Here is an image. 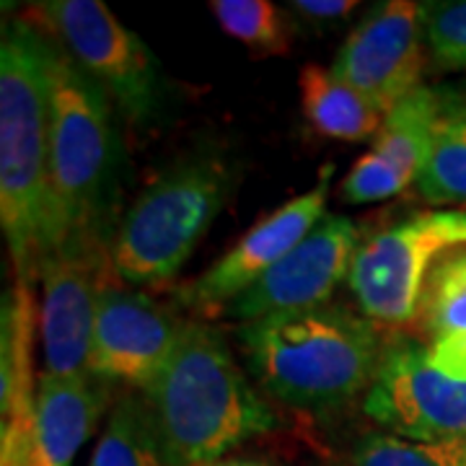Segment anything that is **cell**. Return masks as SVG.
<instances>
[{
	"label": "cell",
	"mask_w": 466,
	"mask_h": 466,
	"mask_svg": "<svg viewBox=\"0 0 466 466\" xmlns=\"http://www.w3.org/2000/svg\"><path fill=\"white\" fill-rule=\"evenodd\" d=\"M52 42L26 18L0 42V223L16 285L32 288L55 249L50 182Z\"/></svg>",
	"instance_id": "6da1fadb"
},
{
	"label": "cell",
	"mask_w": 466,
	"mask_h": 466,
	"mask_svg": "<svg viewBox=\"0 0 466 466\" xmlns=\"http://www.w3.org/2000/svg\"><path fill=\"white\" fill-rule=\"evenodd\" d=\"M52 42V39H50ZM125 148L112 99L52 42L50 182L55 249L109 262L125 184Z\"/></svg>",
	"instance_id": "7a4b0ae2"
},
{
	"label": "cell",
	"mask_w": 466,
	"mask_h": 466,
	"mask_svg": "<svg viewBox=\"0 0 466 466\" xmlns=\"http://www.w3.org/2000/svg\"><path fill=\"white\" fill-rule=\"evenodd\" d=\"M140 394L167 466L226 459L278 428V415L254 391L226 337L205 321H187L167 366Z\"/></svg>",
	"instance_id": "3957f363"
},
{
	"label": "cell",
	"mask_w": 466,
	"mask_h": 466,
	"mask_svg": "<svg viewBox=\"0 0 466 466\" xmlns=\"http://www.w3.org/2000/svg\"><path fill=\"white\" fill-rule=\"evenodd\" d=\"M254 381L299 410H337L366 394L381 363L386 334L342 303L280 311L238 327Z\"/></svg>",
	"instance_id": "277c9868"
},
{
	"label": "cell",
	"mask_w": 466,
	"mask_h": 466,
	"mask_svg": "<svg viewBox=\"0 0 466 466\" xmlns=\"http://www.w3.org/2000/svg\"><path fill=\"white\" fill-rule=\"evenodd\" d=\"M233 168L216 153L168 167L116 223L109 265L130 285L171 283L231 198Z\"/></svg>",
	"instance_id": "5b68a950"
},
{
	"label": "cell",
	"mask_w": 466,
	"mask_h": 466,
	"mask_svg": "<svg viewBox=\"0 0 466 466\" xmlns=\"http://www.w3.org/2000/svg\"><path fill=\"white\" fill-rule=\"evenodd\" d=\"M29 24L76 60L135 125L164 109V76L146 42L99 0H45L29 5Z\"/></svg>",
	"instance_id": "8992f818"
},
{
	"label": "cell",
	"mask_w": 466,
	"mask_h": 466,
	"mask_svg": "<svg viewBox=\"0 0 466 466\" xmlns=\"http://www.w3.org/2000/svg\"><path fill=\"white\" fill-rule=\"evenodd\" d=\"M461 247H466V210L412 213L363 238L348 275L363 317L391 332L415 327L431 269Z\"/></svg>",
	"instance_id": "52a82bcc"
},
{
	"label": "cell",
	"mask_w": 466,
	"mask_h": 466,
	"mask_svg": "<svg viewBox=\"0 0 466 466\" xmlns=\"http://www.w3.org/2000/svg\"><path fill=\"white\" fill-rule=\"evenodd\" d=\"M363 410L386 433L410 441H466V381L446 376L422 339L394 332L386 337L376 379Z\"/></svg>",
	"instance_id": "ba28073f"
},
{
	"label": "cell",
	"mask_w": 466,
	"mask_h": 466,
	"mask_svg": "<svg viewBox=\"0 0 466 466\" xmlns=\"http://www.w3.org/2000/svg\"><path fill=\"white\" fill-rule=\"evenodd\" d=\"M187 329V319L148 293L101 285L88 373L99 381L143 391L167 366Z\"/></svg>",
	"instance_id": "9c48e42d"
},
{
	"label": "cell",
	"mask_w": 466,
	"mask_h": 466,
	"mask_svg": "<svg viewBox=\"0 0 466 466\" xmlns=\"http://www.w3.org/2000/svg\"><path fill=\"white\" fill-rule=\"evenodd\" d=\"M422 42L420 3L386 0L350 32L329 70L386 115L397 101L422 86Z\"/></svg>",
	"instance_id": "30bf717a"
},
{
	"label": "cell",
	"mask_w": 466,
	"mask_h": 466,
	"mask_svg": "<svg viewBox=\"0 0 466 466\" xmlns=\"http://www.w3.org/2000/svg\"><path fill=\"white\" fill-rule=\"evenodd\" d=\"M334 167L321 168L319 182L283 208L254 223L216 265L205 269L195 283L184 285L179 300L192 311H223L231 300L259 283L275 265H280L324 218Z\"/></svg>",
	"instance_id": "8fae6325"
},
{
	"label": "cell",
	"mask_w": 466,
	"mask_h": 466,
	"mask_svg": "<svg viewBox=\"0 0 466 466\" xmlns=\"http://www.w3.org/2000/svg\"><path fill=\"white\" fill-rule=\"evenodd\" d=\"M360 226L345 216H324L296 249L259 283L231 300L223 314L241 324L280 311H299L332 303L334 290L348 283L360 247Z\"/></svg>",
	"instance_id": "7c38bea8"
},
{
	"label": "cell",
	"mask_w": 466,
	"mask_h": 466,
	"mask_svg": "<svg viewBox=\"0 0 466 466\" xmlns=\"http://www.w3.org/2000/svg\"><path fill=\"white\" fill-rule=\"evenodd\" d=\"M109 400L112 386L94 376L42 373L32 412L0 425V466H73Z\"/></svg>",
	"instance_id": "4fadbf2b"
},
{
	"label": "cell",
	"mask_w": 466,
	"mask_h": 466,
	"mask_svg": "<svg viewBox=\"0 0 466 466\" xmlns=\"http://www.w3.org/2000/svg\"><path fill=\"white\" fill-rule=\"evenodd\" d=\"M101 262L88 251L57 249L42 265V350L45 373L55 379L91 376L88 355L104 285L99 283Z\"/></svg>",
	"instance_id": "5bb4252c"
},
{
	"label": "cell",
	"mask_w": 466,
	"mask_h": 466,
	"mask_svg": "<svg viewBox=\"0 0 466 466\" xmlns=\"http://www.w3.org/2000/svg\"><path fill=\"white\" fill-rule=\"evenodd\" d=\"M415 332L435 368L466 381V247L449 251L431 269Z\"/></svg>",
	"instance_id": "9a60e30c"
},
{
	"label": "cell",
	"mask_w": 466,
	"mask_h": 466,
	"mask_svg": "<svg viewBox=\"0 0 466 466\" xmlns=\"http://www.w3.org/2000/svg\"><path fill=\"white\" fill-rule=\"evenodd\" d=\"M300 106L317 133L345 143H373L383 122V112L332 70L306 66L299 76Z\"/></svg>",
	"instance_id": "2e32d148"
},
{
	"label": "cell",
	"mask_w": 466,
	"mask_h": 466,
	"mask_svg": "<svg viewBox=\"0 0 466 466\" xmlns=\"http://www.w3.org/2000/svg\"><path fill=\"white\" fill-rule=\"evenodd\" d=\"M32 288L14 285L0 303V422L8 425L34 407Z\"/></svg>",
	"instance_id": "e0dca14e"
},
{
	"label": "cell",
	"mask_w": 466,
	"mask_h": 466,
	"mask_svg": "<svg viewBox=\"0 0 466 466\" xmlns=\"http://www.w3.org/2000/svg\"><path fill=\"white\" fill-rule=\"evenodd\" d=\"M438 125L441 91L422 84L383 115L381 130L373 137L370 150L400 168L407 179L417 182V174L433 148Z\"/></svg>",
	"instance_id": "ac0fdd59"
},
{
	"label": "cell",
	"mask_w": 466,
	"mask_h": 466,
	"mask_svg": "<svg viewBox=\"0 0 466 466\" xmlns=\"http://www.w3.org/2000/svg\"><path fill=\"white\" fill-rule=\"evenodd\" d=\"M88 466H167L140 391H125L115 401Z\"/></svg>",
	"instance_id": "d6986e66"
},
{
	"label": "cell",
	"mask_w": 466,
	"mask_h": 466,
	"mask_svg": "<svg viewBox=\"0 0 466 466\" xmlns=\"http://www.w3.org/2000/svg\"><path fill=\"white\" fill-rule=\"evenodd\" d=\"M210 11L220 29L262 55H285L290 50L293 26L269 0H213Z\"/></svg>",
	"instance_id": "ffe728a7"
},
{
	"label": "cell",
	"mask_w": 466,
	"mask_h": 466,
	"mask_svg": "<svg viewBox=\"0 0 466 466\" xmlns=\"http://www.w3.org/2000/svg\"><path fill=\"white\" fill-rule=\"evenodd\" d=\"M415 187L428 205L466 210V137L438 125L433 148L417 174Z\"/></svg>",
	"instance_id": "44dd1931"
},
{
	"label": "cell",
	"mask_w": 466,
	"mask_h": 466,
	"mask_svg": "<svg viewBox=\"0 0 466 466\" xmlns=\"http://www.w3.org/2000/svg\"><path fill=\"white\" fill-rule=\"evenodd\" d=\"M352 466H466V441H410L368 433L352 451Z\"/></svg>",
	"instance_id": "7402d4cb"
},
{
	"label": "cell",
	"mask_w": 466,
	"mask_h": 466,
	"mask_svg": "<svg viewBox=\"0 0 466 466\" xmlns=\"http://www.w3.org/2000/svg\"><path fill=\"white\" fill-rule=\"evenodd\" d=\"M425 45L443 70H466V0L420 3Z\"/></svg>",
	"instance_id": "603a6c76"
},
{
	"label": "cell",
	"mask_w": 466,
	"mask_h": 466,
	"mask_svg": "<svg viewBox=\"0 0 466 466\" xmlns=\"http://www.w3.org/2000/svg\"><path fill=\"white\" fill-rule=\"evenodd\" d=\"M412 179H407L400 168L391 167L379 153L368 150L366 156L350 168L342 179V200L348 205H368V202H383L397 198L404 192Z\"/></svg>",
	"instance_id": "cb8c5ba5"
},
{
	"label": "cell",
	"mask_w": 466,
	"mask_h": 466,
	"mask_svg": "<svg viewBox=\"0 0 466 466\" xmlns=\"http://www.w3.org/2000/svg\"><path fill=\"white\" fill-rule=\"evenodd\" d=\"M290 8L299 16L321 24V21L348 18L352 11L360 8V3L358 0H296V3H290Z\"/></svg>",
	"instance_id": "d4e9b609"
},
{
	"label": "cell",
	"mask_w": 466,
	"mask_h": 466,
	"mask_svg": "<svg viewBox=\"0 0 466 466\" xmlns=\"http://www.w3.org/2000/svg\"><path fill=\"white\" fill-rule=\"evenodd\" d=\"M441 127L466 137V96L441 91Z\"/></svg>",
	"instance_id": "484cf974"
},
{
	"label": "cell",
	"mask_w": 466,
	"mask_h": 466,
	"mask_svg": "<svg viewBox=\"0 0 466 466\" xmlns=\"http://www.w3.org/2000/svg\"><path fill=\"white\" fill-rule=\"evenodd\" d=\"M200 466H278L262 461V459H236V456H226V459H218V461H208Z\"/></svg>",
	"instance_id": "4316f807"
}]
</instances>
